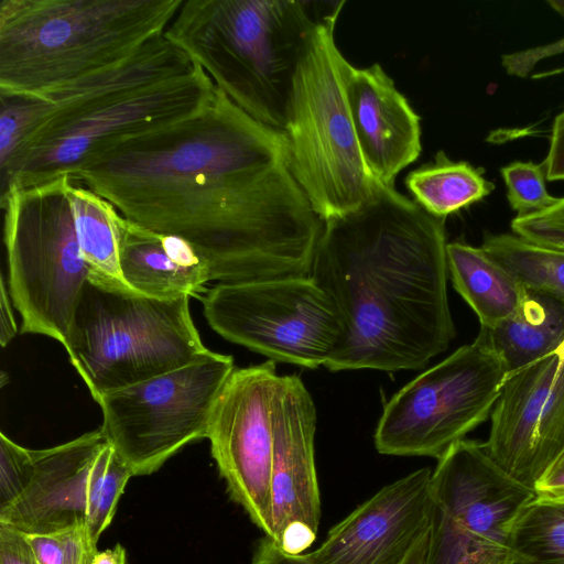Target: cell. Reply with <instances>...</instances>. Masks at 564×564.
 Masks as SVG:
<instances>
[{
	"instance_id": "5b68a950",
	"label": "cell",
	"mask_w": 564,
	"mask_h": 564,
	"mask_svg": "<svg viewBox=\"0 0 564 564\" xmlns=\"http://www.w3.org/2000/svg\"><path fill=\"white\" fill-rule=\"evenodd\" d=\"M345 3L327 2L313 28L293 78L283 129L291 173L324 223L360 207L377 183L350 115L346 91L350 63L335 42Z\"/></svg>"
},
{
	"instance_id": "4fadbf2b",
	"label": "cell",
	"mask_w": 564,
	"mask_h": 564,
	"mask_svg": "<svg viewBox=\"0 0 564 564\" xmlns=\"http://www.w3.org/2000/svg\"><path fill=\"white\" fill-rule=\"evenodd\" d=\"M275 362L235 369L213 409L206 438L230 498L273 538V402Z\"/></svg>"
},
{
	"instance_id": "8fae6325",
	"label": "cell",
	"mask_w": 564,
	"mask_h": 564,
	"mask_svg": "<svg viewBox=\"0 0 564 564\" xmlns=\"http://www.w3.org/2000/svg\"><path fill=\"white\" fill-rule=\"evenodd\" d=\"M216 86L195 64L188 72L123 90L21 142L0 162L1 194L68 174L98 143L193 116Z\"/></svg>"
},
{
	"instance_id": "cb8c5ba5",
	"label": "cell",
	"mask_w": 564,
	"mask_h": 564,
	"mask_svg": "<svg viewBox=\"0 0 564 564\" xmlns=\"http://www.w3.org/2000/svg\"><path fill=\"white\" fill-rule=\"evenodd\" d=\"M68 196L78 245L90 271L127 285L119 264L118 212L106 199L73 181Z\"/></svg>"
},
{
	"instance_id": "d6a6232c",
	"label": "cell",
	"mask_w": 564,
	"mask_h": 564,
	"mask_svg": "<svg viewBox=\"0 0 564 564\" xmlns=\"http://www.w3.org/2000/svg\"><path fill=\"white\" fill-rule=\"evenodd\" d=\"M541 165L547 181H564V110L554 119L549 152Z\"/></svg>"
},
{
	"instance_id": "d590c367",
	"label": "cell",
	"mask_w": 564,
	"mask_h": 564,
	"mask_svg": "<svg viewBox=\"0 0 564 564\" xmlns=\"http://www.w3.org/2000/svg\"><path fill=\"white\" fill-rule=\"evenodd\" d=\"M533 489L540 497L564 496V449L544 471Z\"/></svg>"
},
{
	"instance_id": "2e32d148",
	"label": "cell",
	"mask_w": 564,
	"mask_h": 564,
	"mask_svg": "<svg viewBox=\"0 0 564 564\" xmlns=\"http://www.w3.org/2000/svg\"><path fill=\"white\" fill-rule=\"evenodd\" d=\"M194 65L163 34L112 67L37 93L0 95V161L28 138L115 94L184 74Z\"/></svg>"
},
{
	"instance_id": "484cf974",
	"label": "cell",
	"mask_w": 564,
	"mask_h": 564,
	"mask_svg": "<svg viewBox=\"0 0 564 564\" xmlns=\"http://www.w3.org/2000/svg\"><path fill=\"white\" fill-rule=\"evenodd\" d=\"M481 249L524 288L564 299V251L509 234L487 235Z\"/></svg>"
},
{
	"instance_id": "9a60e30c",
	"label": "cell",
	"mask_w": 564,
	"mask_h": 564,
	"mask_svg": "<svg viewBox=\"0 0 564 564\" xmlns=\"http://www.w3.org/2000/svg\"><path fill=\"white\" fill-rule=\"evenodd\" d=\"M272 421V540L302 553L315 541L322 510L314 457L316 410L299 376H280Z\"/></svg>"
},
{
	"instance_id": "9c48e42d",
	"label": "cell",
	"mask_w": 564,
	"mask_h": 564,
	"mask_svg": "<svg viewBox=\"0 0 564 564\" xmlns=\"http://www.w3.org/2000/svg\"><path fill=\"white\" fill-rule=\"evenodd\" d=\"M234 358L209 350L188 365L108 392L101 431L133 476L153 474L184 446L206 438Z\"/></svg>"
},
{
	"instance_id": "83f0119b",
	"label": "cell",
	"mask_w": 564,
	"mask_h": 564,
	"mask_svg": "<svg viewBox=\"0 0 564 564\" xmlns=\"http://www.w3.org/2000/svg\"><path fill=\"white\" fill-rule=\"evenodd\" d=\"M507 197L518 216L536 213L552 206L557 198L545 186L543 166L533 162H513L501 169Z\"/></svg>"
},
{
	"instance_id": "52a82bcc",
	"label": "cell",
	"mask_w": 564,
	"mask_h": 564,
	"mask_svg": "<svg viewBox=\"0 0 564 564\" xmlns=\"http://www.w3.org/2000/svg\"><path fill=\"white\" fill-rule=\"evenodd\" d=\"M72 180L63 174L1 194L8 290L21 316V333L63 346L90 269L78 245L69 203Z\"/></svg>"
},
{
	"instance_id": "8992f818",
	"label": "cell",
	"mask_w": 564,
	"mask_h": 564,
	"mask_svg": "<svg viewBox=\"0 0 564 564\" xmlns=\"http://www.w3.org/2000/svg\"><path fill=\"white\" fill-rule=\"evenodd\" d=\"M189 299L148 296L90 271L64 348L96 402L209 351L191 316Z\"/></svg>"
},
{
	"instance_id": "d4e9b609",
	"label": "cell",
	"mask_w": 564,
	"mask_h": 564,
	"mask_svg": "<svg viewBox=\"0 0 564 564\" xmlns=\"http://www.w3.org/2000/svg\"><path fill=\"white\" fill-rule=\"evenodd\" d=\"M506 545L514 564H564V498L535 495L511 523Z\"/></svg>"
},
{
	"instance_id": "7c38bea8",
	"label": "cell",
	"mask_w": 564,
	"mask_h": 564,
	"mask_svg": "<svg viewBox=\"0 0 564 564\" xmlns=\"http://www.w3.org/2000/svg\"><path fill=\"white\" fill-rule=\"evenodd\" d=\"M434 506L427 564H457L481 545L506 544L511 523L535 497L509 475L485 443L462 440L432 471Z\"/></svg>"
},
{
	"instance_id": "44dd1931",
	"label": "cell",
	"mask_w": 564,
	"mask_h": 564,
	"mask_svg": "<svg viewBox=\"0 0 564 564\" xmlns=\"http://www.w3.org/2000/svg\"><path fill=\"white\" fill-rule=\"evenodd\" d=\"M492 348L516 371L564 344V299L524 288L517 311L495 328L480 327Z\"/></svg>"
},
{
	"instance_id": "3957f363",
	"label": "cell",
	"mask_w": 564,
	"mask_h": 564,
	"mask_svg": "<svg viewBox=\"0 0 564 564\" xmlns=\"http://www.w3.org/2000/svg\"><path fill=\"white\" fill-rule=\"evenodd\" d=\"M303 0H183L164 36L258 122L282 131L323 9Z\"/></svg>"
},
{
	"instance_id": "7402d4cb",
	"label": "cell",
	"mask_w": 564,
	"mask_h": 564,
	"mask_svg": "<svg viewBox=\"0 0 564 564\" xmlns=\"http://www.w3.org/2000/svg\"><path fill=\"white\" fill-rule=\"evenodd\" d=\"M446 256L452 283L478 316L480 327L495 328L520 306L524 286L481 247L454 241L447 243Z\"/></svg>"
},
{
	"instance_id": "8d00e7d4",
	"label": "cell",
	"mask_w": 564,
	"mask_h": 564,
	"mask_svg": "<svg viewBox=\"0 0 564 564\" xmlns=\"http://www.w3.org/2000/svg\"><path fill=\"white\" fill-rule=\"evenodd\" d=\"M0 289V344L6 347L17 335L18 327L12 312V301L3 276L1 278Z\"/></svg>"
},
{
	"instance_id": "7a4b0ae2",
	"label": "cell",
	"mask_w": 564,
	"mask_h": 564,
	"mask_svg": "<svg viewBox=\"0 0 564 564\" xmlns=\"http://www.w3.org/2000/svg\"><path fill=\"white\" fill-rule=\"evenodd\" d=\"M446 247L445 219L378 181L360 207L324 223L311 276L346 327L328 370H419L448 348Z\"/></svg>"
},
{
	"instance_id": "d6986e66",
	"label": "cell",
	"mask_w": 564,
	"mask_h": 564,
	"mask_svg": "<svg viewBox=\"0 0 564 564\" xmlns=\"http://www.w3.org/2000/svg\"><path fill=\"white\" fill-rule=\"evenodd\" d=\"M346 91L364 160L373 177L394 186L397 175L422 152L421 118L379 64L349 65Z\"/></svg>"
},
{
	"instance_id": "603a6c76",
	"label": "cell",
	"mask_w": 564,
	"mask_h": 564,
	"mask_svg": "<svg viewBox=\"0 0 564 564\" xmlns=\"http://www.w3.org/2000/svg\"><path fill=\"white\" fill-rule=\"evenodd\" d=\"M405 186L420 207L442 219L481 200L495 188L481 167L451 161L444 151L435 155L433 163L411 171Z\"/></svg>"
},
{
	"instance_id": "4dcf8cb0",
	"label": "cell",
	"mask_w": 564,
	"mask_h": 564,
	"mask_svg": "<svg viewBox=\"0 0 564 564\" xmlns=\"http://www.w3.org/2000/svg\"><path fill=\"white\" fill-rule=\"evenodd\" d=\"M511 228L531 243L564 251V197L543 210L514 217Z\"/></svg>"
},
{
	"instance_id": "277c9868",
	"label": "cell",
	"mask_w": 564,
	"mask_h": 564,
	"mask_svg": "<svg viewBox=\"0 0 564 564\" xmlns=\"http://www.w3.org/2000/svg\"><path fill=\"white\" fill-rule=\"evenodd\" d=\"M183 0H1L0 95L112 67L163 35Z\"/></svg>"
},
{
	"instance_id": "e0dca14e",
	"label": "cell",
	"mask_w": 564,
	"mask_h": 564,
	"mask_svg": "<svg viewBox=\"0 0 564 564\" xmlns=\"http://www.w3.org/2000/svg\"><path fill=\"white\" fill-rule=\"evenodd\" d=\"M432 471L423 467L381 488L305 553L307 560L312 564H402L433 525Z\"/></svg>"
},
{
	"instance_id": "1f68e13d",
	"label": "cell",
	"mask_w": 564,
	"mask_h": 564,
	"mask_svg": "<svg viewBox=\"0 0 564 564\" xmlns=\"http://www.w3.org/2000/svg\"><path fill=\"white\" fill-rule=\"evenodd\" d=\"M0 564H37L25 535L0 524Z\"/></svg>"
},
{
	"instance_id": "ffe728a7",
	"label": "cell",
	"mask_w": 564,
	"mask_h": 564,
	"mask_svg": "<svg viewBox=\"0 0 564 564\" xmlns=\"http://www.w3.org/2000/svg\"><path fill=\"white\" fill-rule=\"evenodd\" d=\"M117 225L119 264L128 286L159 299L207 292L209 267L186 240L142 228L119 213Z\"/></svg>"
},
{
	"instance_id": "ba28073f",
	"label": "cell",
	"mask_w": 564,
	"mask_h": 564,
	"mask_svg": "<svg viewBox=\"0 0 564 564\" xmlns=\"http://www.w3.org/2000/svg\"><path fill=\"white\" fill-rule=\"evenodd\" d=\"M508 373L480 328L471 344L415 377L386 403L373 437L377 451L441 458L490 417Z\"/></svg>"
},
{
	"instance_id": "4316f807",
	"label": "cell",
	"mask_w": 564,
	"mask_h": 564,
	"mask_svg": "<svg viewBox=\"0 0 564 564\" xmlns=\"http://www.w3.org/2000/svg\"><path fill=\"white\" fill-rule=\"evenodd\" d=\"M132 473L107 443L96 457L87 488L85 528L97 544L115 516L117 505Z\"/></svg>"
},
{
	"instance_id": "e575fe53",
	"label": "cell",
	"mask_w": 564,
	"mask_h": 564,
	"mask_svg": "<svg viewBox=\"0 0 564 564\" xmlns=\"http://www.w3.org/2000/svg\"><path fill=\"white\" fill-rule=\"evenodd\" d=\"M516 557L506 544L490 543L465 554L457 564H514Z\"/></svg>"
},
{
	"instance_id": "f1b7e54d",
	"label": "cell",
	"mask_w": 564,
	"mask_h": 564,
	"mask_svg": "<svg viewBox=\"0 0 564 564\" xmlns=\"http://www.w3.org/2000/svg\"><path fill=\"white\" fill-rule=\"evenodd\" d=\"M25 539L37 564H91L98 553L85 525L50 534H29Z\"/></svg>"
},
{
	"instance_id": "ac0fdd59",
	"label": "cell",
	"mask_w": 564,
	"mask_h": 564,
	"mask_svg": "<svg viewBox=\"0 0 564 564\" xmlns=\"http://www.w3.org/2000/svg\"><path fill=\"white\" fill-rule=\"evenodd\" d=\"M101 429L61 445L34 449L32 479L0 524L22 534H50L85 525L93 464L107 445Z\"/></svg>"
},
{
	"instance_id": "6da1fadb",
	"label": "cell",
	"mask_w": 564,
	"mask_h": 564,
	"mask_svg": "<svg viewBox=\"0 0 564 564\" xmlns=\"http://www.w3.org/2000/svg\"><path fill=\"white\" fill-rule=\"evenodd\" d=\"M68 175L127 220L186 240L212 281L311 276L324 221L291 173L286 138L217 87L200 111L100 142Z\"/></svg>"
},
{
	"instance_id": "f546056e",
	"label": "cell",
	"mask_w": 564,
	"mask_h": 564,
	"mask_svg": "<svg viewBox=\"0 0 564 564\" xmlns=\"http://www.w3.org/2000/svg\"><path fill=\"white\" fill-rule=\"evenodd\" d=\"M33 471L34 449L25 448L0 433V511L19 499Z\"/></svg>"
},
{
	"instance_id": "30bf717a",
	"label": "cell",
	"mask_w": 564,
	"mask_h": 564,
	"mask_svg": "<svg viewBox=\"0 0 564 564\" xmlns=\"http://www.w3.org/2000/svg\"><path fill=\"white\" fill-rule=\"evenodd\" d=\"M202 303L217 334L273 361L325 366L346 338L341 312L312 276L218 283Z\"/></svg>"
},
{
	"instance_id": "836d02e7",
	"label": "cell",
	"mask_w": 564,
	"mask_h": 564,
	"mask_svg": "<svg viewBox=\"0 0 564 564\" xmlns=\"http://www.w3.org/2000/svg\"><path fill=\"white\" fill-rule=\"evenodd\" d=\"M250 564H312L305 554L291 553L278 545L269 536L261 539Z\"/></svg>"
},
{
	"instance_id": "5bb4252c",
	"label": "cell",
	"mask_w": 564,
	"mask_h": 564,
	"mask_svg": "<svg viewBox=\"0 0 564 564\" xmlns=\"http://www.w3.org/2000/svg\"><path fill=\"white\" fill-rule=\"evenodd\" d=\"M490 420L489 455L533 489L564 449V344L508 373Z\"/></svg>"
},
{
	"instance_id": "74e56055",
	"label": "cell",
	"mask_w": 564,
	"mask_h": 564,
	"mask_svg": "<svg viewBox=\"0 0 564 564\" xmlns=\"http://www.w3.org/2000/svg\"><path fill=\"white\" fill-rule=\"evenodd\" d=\"M431 533L432 529L419 541L402 564H427Z\"/></svg>"
},
{
	"instance_id": "f35d334b",
	"label": "cell",
	"mask_w": 564,
	"mask_h": 564,
	"mask_svg": "<svg viewBox=\"0 0 564 564\" xmlns=\"http://www.w3.org/2000/svg\"><path fill=\"white\" fill-rule=\"evenodd\" d=\"M91 564H126V550L117 544L112 549L98 551Z\"/></svg>"
},
{
	"instance_id": "ab89813d",
	"label": "cell",
	"mask_w": 564,
	"mask_h": 564,
	"mask_svg": "<svg viewBox=\"0 0 564 564\" xmlns=\"http://www.w3.org/2000/svg\"><path fill=\"white\" fill-rule=\"evenodd\" d=\"M547 4L564 18V0H547Z\"/></svg>"
}]
</instances>
